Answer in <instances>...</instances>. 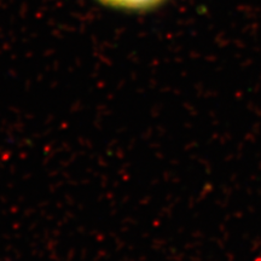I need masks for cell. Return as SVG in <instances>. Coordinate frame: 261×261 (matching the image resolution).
<instances>
[{
    "instance_id": "obj_1",
    "label": "cell",
    "mask_w": 261,
    "mask_h": 261,
    "mask_svg": "<svg viewBox=\"0 0 261 261\" xmlns=\"http://www.w3.org/2000/svg\"><path fill=\"white\" fill-rule=\"evenodd\" d=\"M104 5L125 10H149L162 4L165 0H98Z\"/></svg>"
}]
</instances>
